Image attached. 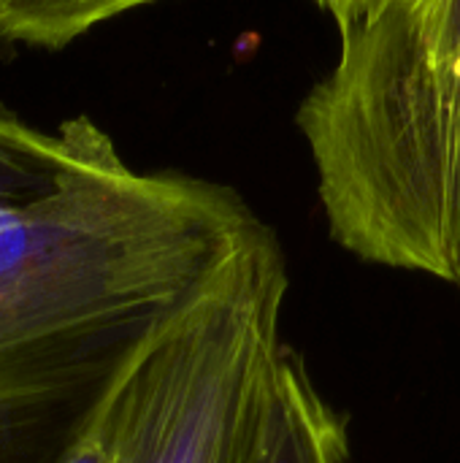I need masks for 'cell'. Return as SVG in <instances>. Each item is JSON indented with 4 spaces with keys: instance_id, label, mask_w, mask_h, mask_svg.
Returning a JSON list of instances; mask_svg holds the SVG:
<instances>
[{
    "instance_id": "1",
    "label": "cell",
    "mask_w": 460,
    "mask_h": 463,
    "mask_svg": "<svg viewBox=\"0 0 460 463\" xmlns=\"http://www.w3.org/2000/svg\"><path fill=\"white\" fill-rule=\"evenodd\" d=\"M266 222L228 184L133 171L79 114L0 103V463H60L157 326Z\"/></svg>"
},
{
    "instance_id": "2",
    "label": "cell",
    "mask_w": 460,
    "mask_h": 463,
    "mask_svg": "<svg viewBox=\"0 0 460 463\" xmlns=\"http://www.w3.org/2000/svg\"><path fill=\"white\" fill-rule=\"evenodd\" d=\"M296 125L331 239L460 290V0H382Z\"/></svg>"
},
{
    "instance_id": "3",
    "label": "cell",
    "mask_w": 460,
    "mask_h": 463,
    "mask_svg": "<svg viewBox=\"0 0 460 463\" xmlns=\"http://www.w3.org/2000/svg\"><path fill=\"white\" fill-rule=\"evenodd\" d=\"M287 282L263 225L157 326L111 393L117 463H258Z\"/></svg>"
},
{
    "instance_id": "4",
    "label": "cell",
    "mask_w": 460,
    "mask_h": 463,
    "mask_svg": "<svg viewBox=\"0 0 460 463\" xmlns=\"http://www.w3.org/2000/svg\"><path fill=\"white\" fill-rule=\"evenodd\" d=\"M258 463H350L347 420L317 391L304 358L285 347Z\"/></svg>"
},
{
    "instance_id": "5",
    "label": "cell",
    "mask_w": 460,
    "mask_h": 463,
    "mask_svg": "<svg viewBox=\"0 0 460 463\" xmlns=\"http://www.w3.org/2000/svg\"><path fill=\"white\" fill-rule=\"evenodd\" d=\"M157 0H0V43L65 49L92 27Z\"/></svg>"
},
{
    "instance_id": "6",
    "label": "cell",
    "mask_w": 460,
    "mask_h": 463,
    "mask_svg": "<svg viewBox=\"0 0 460 463\" xmlns=\"http://www.w3.org/2000/svg\"><path fill=\"white\" fill-rule=\"evenodd\" d=\"M114 393V391H111ZM111 393L84 429V434L70 445L60 463H117V442H114V407Z\"/></svg>"
},
{
    "instance_id": "7",
    "label": "cell",
    "mask_w": 460,
    "mask_h": 463,
    "mask_svg": "<svg viewBox=\"0 0 460 463\" xmlns=\"http://www.w3.org/2000/svg\"><path fill=\"white\" fill-rule=\"evenodd\" d=\"M312 3L333 19L339 35L369 22L382 5V0H312Z\"/></svg>"
}]
</instances>
